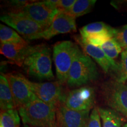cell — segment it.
<instances>
[{
    "instance_id": "cell-24",
    "label": "cell",
    "mask_w": 127,
    "mask_h": 127,
    "mask_svg": "<svg viewBox=\"0 0 127 127\" xmlns=\"http://www.w3.org/2000/svg\"><path fill=\"white\" fill-rule=\"evenodd\" d=\"M48 1L58 10L68 11L72 7L76 0H48Z\"/></svg>"
},
{
    "instance_id": "cell-7",
    "label": "cell",
    "mask_w": 127,
    "mask_h": 127,
    "mask_svg": "<svg viewBox=\"0 0 127 127\" xmlns=\"http://www.w3.org/2000/svg\"><path fill=\"white\" fill-rule=\"evenodd\" d=\"M44 30L51 24L59 10L53 7L48 0L28 3L20 9Z\"/></svg>"
},
{
    "instance_id": "cell-26",
    "label": "cell",
    "mask_w": 127,
    "mask_h": 127,
    "mask_svg": "<svg viewBox=\"0 0 127 127\" xmlns=\"http://www.w3.org/2000/svg\"><path fill=\"white\" fill-rule=\"evenodd\" d=\"M47 127H57V124H56V122H55V123L52 124L51 125H49V126H48Z\"/></svg>"
},
{
    "instance_id": "cell-13",
    "label": "cell",
    "mask_w": 127,
    "mask_h": 127,
    "mask_svg": "<svg viewBox=\"0 0 127 127\" xmlns=\"http://www.w3.org/2000/svg\"><path fill=\"white\" fill-rule=\"evenodd\" d=\"M88 111H77L69 109L60 103L56 110L58 127H87L89 120Z\"/></svg>"
},
{
    "instance_id": "cell-10",
    "label": "cell",
    "mask_w": 127,
    "mask_h": 127,
    "mask_svg": "<svg viewBox=\"0 0 127 127\" xmlns=\"http://www.w3.org/2000/svg\"><path fill=\"white\" fill-rule=\"evenodd\" d=\"M75 20V18L66 11L59 10L50 26L43 32L34 36L31 40L41 38L50 39L58 34L75 32L77 31Z\"/></svg>"
},
{
    "instance_id": "cell-5",
    "label": "cell",
    "mask_w": 127,
    "mask_h": 127,
    "mask_svg": "<svg viewBox=\"0 0 127 127\" xmlns=\"http://www.w3.org/2000/svg\"><path fill=\"white\" fill-rule=\"evenodd\" d=\"M1 20L27 40H31L34 36L44 31L41 26L20 11L4 14L1 17Z\"/></svg>"
},
{
    "instance_id": "cell-25",
    "label": "cell",
    "mask_w": 127,
    "mask_h": 127,
    "mask_svg": "<svg viewBox=\"0 0 127 127\" xmlns=\"http://www.w3.org/2000/svg\"><path fill=\"white\" fill-rule=\"evenodd\" d=\"M87 127H101L99 108L94 107L92 110Z\"/></svg>"
},
{
    "instance_id": "cell-11",
    "label": "cell",
    "mask_w": 127,
    "mask_h": 127,
    "mask_svg": "<svg viewBox=\"0 0 127 127\" xmlns=\"http://www.w3.org/2000/svg\"><path fill=\"white\" fill-rule=\"evenodd\" d=\"M115 29L103 22H95L85 25L79 32L84 42L100 47L107 39L113 38Z\"/></svg>"
},
{
    "instance_id": "cell-27",
    "label": "cell",
    "mask_w": 127,
    "mask_h": 127,
    "mask_svg": "<svg viewBox=\"0 0 127 127\" xmlns=\"http://www.w3.org/2000/svg\"><path fill=\"white\" fill-rule=\"evenodd\" d=\"M23 127H31V126H30V125H27V124H24Z\"/></svg>"
},
{
    "instance_id": "cell-17",
    "label": "cell",
    "mask_w": 127,
    "mask_h": 127,
    "mask_svg": "<svg viewBox=\"0 0 127 127\" xmlns=\"http://www.w3.org/2000/svg\"><path fill=\"white\" fill-rule=\"evenodd\" d=\"M102 127H123L124 123L123 117L111 108H99Z\"/></svg>"
},
{
    "instance_id": "cell-9",
    "label": "cell",
    "mask_w": 127,
    "mask_h": 127,
    "mask_svg": "<svg viewBox=\"0 0 127 127\" xmlns=\"http://www.w3.org/2000/svg\"><path fill=\"white\" fill-rule=\"evenodd\" d=\"M12 94L16 108L37 99V96L32 91L28 79L18 73H9L6 74Z\"/></svg>"
},
{
    "instance_id": "cell-8",
    "label": "cell",
    "mask_w": 127,
    "mask_h": 127,
    "mask_svg": "<svg viewBox=\"0 0 127 127\" xmlns=\"http://www.w3.org/2000/svg\"><path fill=\"white\" fill-rule=\"evenodd\" d=\"M95 98L94 89L84 87L69 91L64 98L62 96L60 103L72 110L90 112L94 104Z\"/></svg>"
},
{
    "instance_id": "cell-15",
    "label": "cell",
    "mask_w": 127,
    "mask_h": 127,
    "mask_svg": "<svg viewBox=\"0 0 127 127\" xmlns=\"http://www.w3.org/2000/svg\"><path fill=\"white\" fill-rule=\"evenodd\" d=\"M34 46H31L28 42L20 44L1 43L0 52L8 59L18 66H23L25 60L34 50Z\"/></svg>"
},
{
    "instance_id": "cell-2",
    "label": "cell",
    "mask_w": 127,
    "mask_h": 127,
    "mask_svg": "<svg viewBox=\"0 0 127 127\" xmlns=\"http://www.w3.org/2000/svg\"><path fill=\"white\" fill-rule=\"evenodd\" d=\"M51 54V49L47 46H34V50L23 63V66L25 72L28 75L39 79H54Z\"/></svg>"
},
{
    "instance_id": "cell-6",
    "label": "cell",
    "mask_w": 127,
    "mask_h": 127,
    "mask_svg": "<svg viewBox=\"0 0 127 127\" xmlns=\"http://www.w3.org/2000/svg\"><path fill=\"white\" fill-rule=\"evenodd\" d=\"M103 96L111 109L127 119V85L117 81L106 82L102 87Z\"/></svg>"
},
{
    "instance_id": "cell-20",
    "label": "cell",
    "mask_w": 127,
    "mask_h": 127,
    "mask_svg": "<svg viewBox=\"0 0 127 127\" xmlns=\"http://www.w3.org/2000/svg\"><path fill=\"white\" fill-rule=\"evenodd\" d=\"M0 41L2 44H20L27 42L17 31L3 24L0 25Z\"/></svg>"
},
{
    "instance_id": "cell-28",
    "label": "cell",
    "mask_w": 127,
    "mask_h": 127,
    "mask_svg": "<svg viewBox=\"0 0 127 127\" xmlns=\"http://www.w3.org/2000/svg\"><path fill=\"white\" fill-rule=\"evenodd\" d=\"M123 127H127V123L125 124L124 125V126Z\"/></svg>"
},
{
    "instance_id": "cell-22",
    "label": "cell",
    "mask_w": 127,
    "mask_h": 127,
    "mask_svg": "<svg viewBox=\"0 0 127 127\" xmlns=\"http://www.w3.org/2000/svg\"><path fill=\"white\" fill-rule=\"evenodd\" d=\"M113 38L121 46L123 51H127V25L115 28Z\"/></svg>"
},
{
    "instance_id": "cell-1",
    "label": "cell",
    "mask_w": 127,
    "mask_h": 127,
    "mask_svg": "<svg viewBox=\"0 0 127 127\" xmlns=\"http://www.w3.org/2000/svg\"><path fill=\"white\" fill-rule=\"evenodd\" d=\"M56 110L39 98L18 108L23 124L32 127H47L55 123Z\"/></svg>"
},
{
    "instance_id": "cell-23",
    "label": "cell",
    "mask_w": 127,
    "mask_h": 127,
    "mask_svg": "<svg viewBox=\"0 0 127 127\" xmlns=\"http://www.w3.org/2000/svg\"><path fill=\"white\" fill-rule=\"evenodd\" d=\"M121 56L120 72L116 81L120 83L125 84L127 81V51H123Z\"/></svg>"
},
{
    "instance_id": "cell-12",
    "label": "cell",
    "mask_w": 127,
    "mask_h": 127,
    "mask_svg": "<svg viewBox=\"0 0 127 127\" xmlns=\"http://www.w3.org/2000/svg\"><path fill=\"white\" fill-rule=\"evenodd\" d=\"M28 83L38 98L53 108L57 109L62 98L60 82L38 83L31 82L28 79Z\"/></svg>"
},
{
    "instance_id": "cell-21",
    "label": "cell",
    "mask_w": 127,
    "mask_h": 127,
    "mask_svg": "<svg viewBox=\"0 0 127 127\" xmlns=\"http://www.w3.org/2000/svg\"><path fill=\"white\" fill-rule=\"evenodd\" d=\"M99 47L109 58L114 60L123 51L122 48L114 38L107 39Z\"/></svg>"
},
{
    "instance_id": "cell-14",
    "label": "cell",
    "mask_w": 127,
    "mask_h": 127,
    "mask_svg": "<svg viewBox=\"0 0 127 127\" xmlns=\"http://www.w3.org/2000/svg\"><path fill=\"white\" fill-rule=\"evenodd\" d=\"M77 41L81 46L85 54L94 59L105 72L114 73L117 74V77L120 72V64L109 58L99 47L87 43L81 37L77 38Z\"/></svg>"
},
{
    "instance_id": "cell-16",
    "label": "cell",
    "mask_w": 127,
    "mask_h": 127,
    "mask_svg": "<svg viewBox=\"0 0 127 127\" xmlns=\"http://www.w3.org/2000/svg\"><path fill=\"white\" fill-rule=\"evenodd\" d=\"M0 108L1 111L17 109L8 81L4 74L0 75Z\"/></svg>"
},
{
    "instance_id": "cell-3",
    "label": "cell",
    "mask_w": 127,
    "mask_h": 127,
    "mask_svg": "<svg viewBox=\"0 0 127 127\" xmlns=\"http://www.w3.org/2000/svg\"><path fill=\"white\" fill-rule=\"evenodd\" d=\"M98 77L96 64L91 57L81 51L71 65L66 83L70 87H79L94 81Z\"/></svg>"
},
{
    "instance_id": "cell-18",
    "label": "cell",
    "mask_w": 127,
    "mask_h": 127,
    "mask_svg": "<svg viewBox=\"0 0 127 127\" xmlns=\"http://www.w3.org/2000/svg\"><path fill=\"white\" fill-rule=\"evenodd\" d=\"M96 2V0H76L72 7L66 11L76 18L91 12Z\"/></svg>"
},
{
    "instance_id": "cell-19",
    "label": "cell",
    "mask_w": 127,
    "mask_h": 127,
    "mask_svg": "<svg viewBox=\"0 0 127 127\" xmlns=\"http://www.w3.org/2000/svg\"><path fill=\"white\" fill-rule=\"evenodd\" d=\"M0 127H21V117L17 109L1 111Z\"/></svg>"
},
{
    "instance_id": "cell-4",
    "label": "cell",
    "mask_w": 127,
    "mask_h": 127,
    "mask_svg": "<svg viewBox=\"0 0 127 127\" xmlns=\"http://www.w3.org/2000/svg\"><path fill=\"white\" fill-rule=\"evenodd\" d=\"M81 51L77 44L71 41L57 42L53 48V60L57 78L61 83L67 81L73 62Z\"/></svg>"
}]
</instances>
